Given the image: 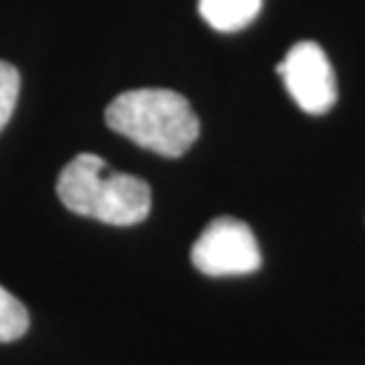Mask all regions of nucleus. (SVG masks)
Here are the masks:
<instances>
[{
    "instance_id": "1",
    "label": "nucleus",
    "mask_w": 365,
    "mask_h": 365,
    "mask_svg": "<svg viewBox=\"0 0 365 365\" xmlns=\"http://www.w3.org/2000/svg\"><path fill=\"white\" fill-rule=\"evenodd\" d=\"M107 126L138 148L162 157H180L200 135V119L180 93L135 88L119 93L107 105Z\"/></svg>"
},
{
    "instance_id": "2",
    "label": "nucleus",
    "mask_w": 365,
    "mask_h": 365,
    "mask_svg": "<svg viewBox=\"0 0 365 365\" xmlns=\"http://www.w3.org/2000/svg\"><path fill=\"white\" fill-rule=\"evenodd\" d=\"M57 197L69 211L107 225H135L150 216L152 190L143 178L107 171V162L81 152L57 178Z\"/></svg>"
},
{
    "instance_id": "3",
    "label": "nucleus",
    "mask_w": 365,
    "mask_h": 365,
    "mask_svg": "<svg viewBox=\"0 0 365 365\" xmlns=\"http://www.w3.org/2000/svg\"><path fill=\"white\" fill-rule=\"evenodd\" d=\"M192 266L204 275H247L261 268V250L252 228L232 216L214 218L190 252Z\"/></svg>"
},
{
    "instance_id": "4",
    "label": "nucleus",
    "mask_w": 365,
    "mask_h": 365,
    "mask_svg": "<svg viewBox=\"0 0 365 365\" xmlns=\"http://www.w3.org/2000/svg\"><path fill=\"white\" fill-rule=\"evenodd\" d=\"M284 88L304 112L325 114L337 102V78L327 53L318 43L302 41L292 46L277 64Z\"/></svg>"
},
{
    "instance_id": "5",
    "label": "nucleus",
    "mask_w": 365,
    "mask_h": 365,
    "mask_svg": "<svg viewBox=\"0 0 365 365\" xmlns=\"http://www.w3.org/2000/svg\"><path fill=\"white\" fill-rule=\"evenodd\" d=\"M261 5L264 0H200V14L216 31L235 34L257 19Z\"/></svg>"
},
{
    "instance_id": "6",
    "label": "nucleus",
    "mask_w": 365,
    "mask_h": 365,
    "mask_svg": "<svg viewBox=\"0 0 365 365\" xmlns=\"http://www.w3.org/2000/svg\"><path fill=\"white\" fill-rule=\"evenodd\" d=\"M29 330V313L17 297L0 284V341H14Z\"/></svg>"
},
{
    "instance_id": "7",
    "label": "nucleus",
    "mask_w": 365,
    "mask_h": 365,
    "mask_svg": "<svg viewBox=\"0 0 365 365\" xmlns=\"http://www.w3.org/2000/svg\"><path fill=\"white\" fill-rule=\"evenodd\" d=\"M19 71L10 62L0 60V130L12 119V112L19 100Z\"/></svg>"
}]
</instances>
